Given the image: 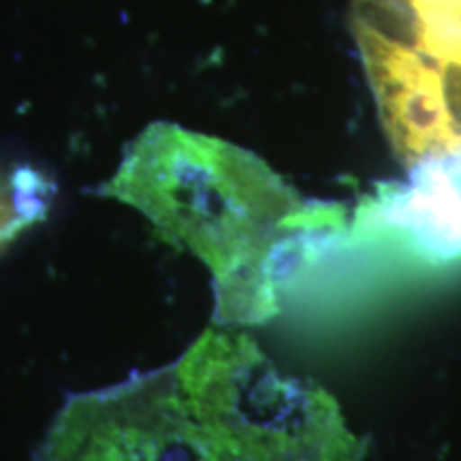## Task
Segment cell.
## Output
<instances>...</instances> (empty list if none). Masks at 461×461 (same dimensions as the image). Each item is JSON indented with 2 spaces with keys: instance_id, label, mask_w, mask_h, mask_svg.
Returning <instances> with one entry per match:
<instances>
[{
  "instance_id": "7a4b0ae2",
  "label": "cell",
  "mask_w": 461,
  "mask_h": 461,
  "mask_svg": "<svg viewBox=\"0 0 461 461\" xmlns=\"http://www.w3.org/2000/svg\"><path fill=\"white\" fill-rule=\"evenodd\" d=\"M350 28L395 158L461 194V0H350Z\"/></svg>"
},
{
  "instance_id": "6da1fadb",
  "label": "cell",
  "mask_w": 461,
  "mask_h": 461,
  "mask_svg": "<svg viewBox=\"0 0 461 461\" xmlns=\"http://www.w3.org/2000/svg\"><path fill=\"white\" fill-rule=\"evenodd\" d=\"M99 194L210 269L227 327L274 319L308 252L344 229L342 207L302 197L255 152L171 122L141 131Z\"/></svg>"
},
{
  "instance_id": "3957f363",
  "label": "cell",
  "mask_w": 461,
  "mask_h": 461,
  "mask_svg": "<svg viewBox=\"0 0 461 461\" xmlns=\"http://www.w3.org/2000/svg\"><path fill=\"white\" fill-rule=\"evenodd\" d=\"M190 411L222 461H363L338 402L282 372L246 333L207 330L173 363Z\"/></svg>"
},
{
  "instance_id": "277c9868",
  "label": "cell",
  "mask_w": 461,
  "mask_h": 461,
  "mask_svg": "<svg viewBox=\"0 0 461 461\" xmlns=\"http://www.w3.org/2000/svg\"><path fill=\"white\" fill-rule=\"evenodd\" d=\"M32 461H222L173 366L65 402Z\"/></svg>"
}]
</instances>
